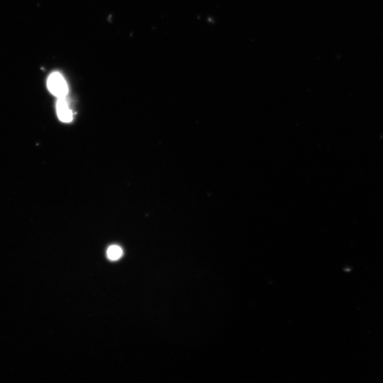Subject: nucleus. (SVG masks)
<instances>
[{
  "label": "nucleus",
  "mask_w": 383,
  "mask_h": 383,
  "mask_svg": "<svg viewBox=\"0 0 383 383\" xmlns=\"http://www.w3.org/2000/svg\"><path fill=\"white\" fill-rule=\"evenodd\" d=\"M47 86L50 92L57 97H66L68 87L63 77L60 73H52L48 79Z\"/></svg>",
  "instance_id": "nucleus-1"
},
{
  "label": "nucleus",
  "mask_w": 383,
  "mask_h": 383,
  "mask_svg": "<svg viewBox=\"0 0 383 383\" xmlns=\"http://www.w3.org/2000/svg\"><path fill=\"white\" fill-rule=\"evenodd\" d=\"M56 109L58 117L61 122L69 123L72 120V112L69 107L65 97L58 98Z\"/></svg>",
  "instance_id": "nucleus-2"
},
{
  "label": "nucleus",
  "mask_w": 383,
  "mask_h": 383,
  "mask_svg": "<svg viewBox=\"0 0 383 383\" xmlns=\"http://www.w3.org/2000/svg\"><path fill=\"white\" fill-rule=\"evenodd\" d=\"M107 257L111 260L120 259L123 254V249L118 246H111L107 250Z\"/></svg>",
  "instance_id": "nucleus-3"
}]
</instances>
